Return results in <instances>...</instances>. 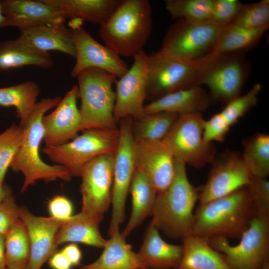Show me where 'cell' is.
Wrapping results in <instances>:
<instances>
[{
	"label": "cell",
	"instance_id": "cell-1",
	"mask_svg": "<svg viewBox=\"0 0 269 269\" xmlns=\"http://www.w3.org/2000/svg\"><path fill=\"white\" fill-rule=\"evenodd\" d=\"M255 216L246 187L200 205L194 212L190 234L209 240L240 239Z\"/></svg>",
	"mask_w": 269,
	"mask_h": 269
},
{
	"label": "cell",
	"instance_id": "cell-2",
	"mask_svg": "<svg viewBox=\"0 0 269 269\" xmlns=\"http://www.w3.org/2000/svg\"><path fill=\"white\" fill-rule=\"evenodd\" d=\"M152 26V9L147 0H122L99 26L98 35L120 57L133 58L143 51Z\"/></svg>",
	"mask_w": 269,
	"mask_h": 269
},
{
	"label": "cell",
	"instance_id": "cell-3",
	"mask_svg": "<svg viewBox=\"0 0 269 269\" xmlns=\"http://www.w3.org/2000/svg\"><path fill=\"white\" fill-rule=\"evenodd\" d=\"M198 196V190L188 178L186 165L176 160L174 178L157 194L151 223L169 238L182 240L191 233Z\"/></svg>",
	"mask_w": 269,
	"mask_h": 269
},
{
	"label": "cell",
	"instance_id": "cell-4",
	"mask_svg": "<svg viewBox=\"0 0 269 269\" xmlns=\"http://www.w3.org/2000/svg\"><path fill=\"white\" fill-rule=\"evenodd\" d=\"M61 99L56 97L41 99L37 102L23 126L26 135L10 166L13 171L21 172L24 176L21 192L39 180L48 182L57 179L69 181L71 178L66 168L56 164L46 163L42 160L39 152L44 136L42 118L47 112L57 105Z\"/></svg>",
	"mask_w": 269,
	"mask_h": 269
},
{
	"label": "cell",
	"instance_id": "cell-5",
	"mask_svg": "<svg viewBox=\"0 0 269 269\" xmlns=\"http://www.w3.org/2000/svg\"><path fill=\"white\" fill-rule=\"evenodd\" d=\"M76 77L81 100V131L118 128L114 118L116 93L113 89L117 77L97 68L85 69Z\"/></svg>",
	"mask_w": 269,
	"mask_h": 269
},
{
	"label": "cell",
	"instance_id": "cell-6",
	"mask_svg": "<svg viewBox=\"0 0 269 269\" xmlns=\"http://www.w3.org/2000/svg\"><path fill=\"white\" fill-rule=\"evenodd\" d=\"M119 135V128L88 129L64 144L45 146L42 151L55 164L66 168L72 176L80 177L84 166L92 160L115 154Z\"/></svg>",
	"mask_w": 269,
	"mask_h": 269
},
{
	"label": "cell",
	"instance_id": "cell-7",
	"mask_svg": "<svg viewBox=\"0 0 269 269\" xmlns=\"http://www.w3.org/2000/svg\"><path fill=\"white\" fill-rule=\"evenodd\" d=\"M205 57L187 61L160 50L147 55L145 99L152 101L172 93L200 86Z\"/></svg>",
	"mask_w": 269,
	"mask_h": 269
},
{
	"label": "cell",
	"instance_id": "cell-8",
	"mask_svg": "<svg viewBox=\"0 0 269 269\" xmlns=\"http://www.w3.org/2000/svg\"><path fill=\"white\" fill-rule=\"evenodd\" d=\"M240 239L235 246L224 237L212 238L209 242L231 269H263L269 262V216H254Z\"/></svg>",
	"mask_w": 269,
	"mask_h": 269
},
{
	"label": "cell",
	"instance_id": "cell-9",
	"mask_svg": "<svg viewBox=\"0 0 269 269\" xmlns=\"http://www.w3.org/2000/svg\"><path fill=\"white\" fill-rule=\"evenodd\" d=\"M205 121L202 113L178 115L162 140L176 160L196 168L213 161L216 146L204 139Z\"/></svg>",
	"mask_w": 269,
	"mask_h": 269
},
{
	"label": "cell",
	"instance_id": "cell-10",
	"mask_svg": "<svg viewBox=\"0 0 269 269\" xmlns=\"http://www.w3.org/2000/svg\"><path fill=\"white\" fill-rule=\"evenodd\" d=\"M249 70L243 52L209 54L204 59L199 85L208 87L212 102L226 105L241 95Z\"/></svg>",
	"mask_w": 269,
	"mask_h": 269
},
{
	"label": "cell",
	"instance_id": "cell-11",
	"mask_svg": "<svg viewBox=\"0 0 269 269\" xmlns=\"http://www.w3.org/2000/svg\"><path fill=\"white\" fill-rule=\"evenodd\" d=\"M220 28L209 22L177 19L167 29L159 50L185 61L201 60L212 52Z\"/></svg>",
	"mask_w": 269,
	"mask_h": 269
},
{
	"label": "cell",
	"instance_id": "cell-12",
	"mask_svg": "<svg viewBox=\"0 0 269 269\" xmlns=\"http://www.w3.org/2000/svg\"><path fill=\"white\" fill-rule=\"evenodd\" d=\"M119 122V140L114 154L112 214L108 230L109 236L120 231V226L125 220L126 201L136 168L132 132L133 118L128 117Z\"/></svg>",
	"mask_w": 269,
	"mask_h": 269
},
{
	"label": "cell",
	"instance_id": "cell-13",
	"mask_svg": "<svg viewBox=\"0 0 269 269\" xmlns=\"http://www.w3.org/2000/svg\"><path fill=\"white\" fill-rule=\"evenodd\" d=\"M114 155L98 156L83 167L80 212L101 221L112 204Z\"/></svg>",
	"mask_w": 269,
	"mask_h": 269
},
{
	"label": "cell",
	"instance_id": "cell-14",
	"mask_svg": "<svg viewBox=\"0 0 269 269\" xmlns=\"http://www.w3.org/2000/svg\"><path fill=\"white\" fill-rule=\"evenodd\" d=\"M206 183L199 192L200 204L226 196L246 187L253 176L242 154L226 150L212 162Z\"/></svg>",
	"mask_w": 269,
	"mask_h": 269
},
{
	"label": "cell",
	"instance_id": "cell-15",
	"mask_svg": "<svg viewBox=\"0 0 269 269\" xmlns=\"http://www.w3.org/2000/svg\"><path fill=\"white\" fill-rule=\"evenodd\" d=\"M82 23L77 20L69 22L76 52V62L70 76L75 78L85 69L97 68L122 77L129 69L127 64L116 52L96 41Z\"/></svg>",
	"mask_w": 269,
	"mask_h": 269
},
{
	"label": "cell",
	"instance_id": "cell-16",
	"mask_svg": "<svg viewBox=\"0 0 269 269\" xmlns=\"http://www.w3.org/2000/svg\"><path fill=\"white\" fill-rule=\"evenodd\" d=\"M131 68L116 81V101L114 118L116 123L131 117L137 119L145 114L147 55L143 51L133 57Z\"/></svg>",
	"mask_w": 269,
	"mask_h": 269
},
{
	"label": "cell",
	"instance_id": "cell-17",
	"mask_svg": "<svg viewBox=\"0 0 269 269\" xmlns=\"http://www.w3.org/2000/svg\"><path fill=\"white\" fill-rule=\"evenodd\" d=\"M135 167L153 186L157 193L172 182L176 171V159L161 140L135 141Z\"/></svg>",
	"mask_w": 269,
	"mask_h": 269
},
{
	"label": "cell",
	"instance_id": "cell-18",
	"mask_svg": "<svg viewBox=\"0 0 269 269\" xmlns=\"http://www.w3.org/2000/svg\"><path fill=\"white\" fill-rule=\"evenodd\" d=\"M78 98V86L75 85L61 99L54 111L43 116L42 123L45 146L64 144L76 137L81 131Z\"/></svg>",
	"mask_w": 269,
	"mask_h": 269
},
{
	"label": "cell",
	"instance_id": "cell-19",
	"mask_svg": "<svg viewBox=\"0 0 269 269\" xmlns=\"http://www.w3.org/2000/svg\"><path fill=\"white\" fill-rule=\"evenodd\" d=\"M19 219L24 224L30 243V256L26 269H41L55 253L57 232L65 220L37 216L19 207Z\"/></svg>",
	"mask_w": 269,
	"mask_h": 269
},
{
	"label": "cell",
	"instance_id": "cell-20",
	"mask_svg": "<svg viewBox=\"0 0 269 269\" xmlns=\"http://www.w3.org/2000/svg\"><path fill=\"white\" fill-rule=\"evenodd\" d=\"M0 4L4 27L19 29L37 25H57L65 20L58 8L45 0H4Z\"/></svg>",
	"mask_w": 269,
	"mask_h": 269
},
{
	"label": "cell",
	"instance_id": "cell-21",
	"mask_svg": "<svg viewBox=\"0 0 269 269\" xmlns=\"http://www.w3.org/2000/svg\"><path fill=\"white\" fill-rule=\"evenodd\" d=\"M262 89L260 83L256 84L245 94L231 101L221 111L205 120L203 130L205 141H223L231 127L257 105Z\"/></svg>",
	"mask_w": 269,
	"mask_h": 269
},
{
	"label": "cell",
	"instance_id": "cell-22",
	"mask_svg": "<svg viewBox=\"0 0 269 269\" xmlns=\"http://www.w3.org/2000/svg\"><path fill=\"white\" fill-rule=\"evenodd\" d=\"M159 232L150 222L136 253L138 261L146 269H176L182 258V247L165 242Z\"/></svg>",
	"mask_w": 269,
	"mask_h": 269
},
{
	"label": "cell",
	"instance_id": "cell-23",
	"mask_svg": "<svg viewBox=\"0 0 269 269\" xmlns=\"http://www.w3.org/2000/svg\"><path fill=\"white\" fill-rule=\"evenodd\" d=\"M19 38L37 51H56L75 58L72 31L63 24L37 25L19 29Z\"/></svg>",
	"mask_w": 269,
	"mask_h": 269
},
{
	"label": "cell",
	"instance_id": "cell-24",
	"mask_svg": "<svg viewBox=\"0 0 269 269\" xmlns=\"http://www.w3.org/2000/svg\"><path fill=\"white\" fill-rule=\"evenodd\" d=\"M206 92L201 86L178 91L151 101L144 107L145 114L168 112L178 115L202 113L211 104Z\"/></svg>",
	"mask_w": 269,
	"mask_h": 269
},
{
	"label": "cell",
	"instance_id": "cell-25",
	"mask_svg": "<svg viewBox=\"0 0 269 269\" xmlns=\"http://www.w3.org/2000/svg\"><path fill=\"white\" fill-rule=\"evenodd\" d=\"M63 17L99 26L112 14L122 0H45Z\"/></svg>",
	"mask_w": 269,
	"mask_h": 269
},
{
	"label": "cell",
	"instance_id": "cell-26",
	"mask_svg": "<svg viewBox=\"0 0 269 269\" xmlns=\"http://www.w3.org/2000/svg\"><path fill=\"white\" fill-rule=\"evenodd\" d=\"M181 241L182 256L176 269H231L208 240L190 234Z\"/></svg>",
	"mask_w": 269,
	"mask_h": 269
},
{
	"label": "cell",
	"instance_id": "cell-27",
	"mask_svg": "<svg viewBox=\"0 0 269 269\" xmlns=\"http://www.w3.org/2000/svg\"><path fill=\"white\" fill-rule=\"evenodd\" d=\"M101 220L81 212L65 220L56 237L57 246L65 243H82L103 248L107 240L102 236L99 229Z\"/></svg>",
	"mask_w": 269,
	"mask_h": 269
},
{
	"label": "cell",
	"instance_id": "cell-28",
	"mask_svg": "<svg viewBox=\"0 0 269 269\" xmlns=\"http://www.w3.org/2000/svg\"><path fill=\"white\" fill-rule=\"evenodd\" d=\"M101 256L94 262L81 266L80 269H135L145 268L140 264L131 245L121 232L109 236Z\"/></svg>",
	"mask_w": 269,
	"mask_h": 269
},
{
	"label": "cell",
	"instance_id": "cell-29",
	"mask_svg": "<svg viewBox=\"0 0 269 269\" xmlns=\"http://www.w3.org/2000/svg\"><path fill=\"white\" fill-rule=\"evenodd\" d=\"M53 65L49 53L36 50L19 37L0 43V71L26 66L47 69Z\"/></svg>",
	"mask_w": 269,
	"mask_h": 269
},
{
	"label": "cell",
	"instance_id": "cell-30",
	"mask_svg": "<svg viewBox=\"0 0 269 269\" xmlns=\"http://www.w3.org/2000/svg\"><path fill=\"white\" fill-rule=\"evenodd\" d=\"M129 192L132 199V212L127 225L121 232L126 238L148 216L152 215L157 194L148 179L136 168Z\"/></svg>",
	"mask_w": 269,
	"mask_h": 269
},
{
	"label": "cell",
	"instance_id": "cell-31",
	"mask_svg": "<svg viewBox=\"0 0 269 269\" xmlns=\"http://www.w3.org/2000/svg\"><path fill=\"white\" fill-rule=\"evenodd\" d=\"M269 27L247 28L232 23L221 27L212 55L243 52L260 41Z\"/></svg>",
	"mask_w": 269,
	"mask_h": 269
},
{
	"label": "cell",
	"instance_id": "cell-32",
	"mask_svg": "<svg viewBox=\"0 0 269 269\" xmlns=\"http://www.w3.org/2000/svg\"><path fill=\"white\" fill-rule=\"evenodd\" d=\"M40 93L38 85L31 81L0 88V106L15 108L20 125L24 126L37 103Z\"/></svg>",
	"mask_w": 269,
	"mask_h": 269
},
{
	"label": "cell",
	"instance_id": "cell-33",
	"mask_svg": "<svg viewBox=\"0 0 269 269\" xmlns=\"http://www.w3.org/2000/svg\"><path fill=\"white\" fill-rule=\"evenodd\" d=\"M5 252L8 269H26L30 256L26 228L18 220L5 234Z\"/></svg>",
	"mask_w": 269,
	"mask_h": 269
},
{
	"label": "cell",
	"instance_id": "cell-34",
	"mask_svg": "<svg viewBox=\"0 0 269 269\" xmlns=\"http://www.w3.org/2000/svg\"><path fill=\"white\" fill-rule=\"evenodd\" d=\"M179 115L168 112L144 114L134 119L132 132L135 141L161 140L166 135Z\"/></svg>",
	"mask_w": 269,
	"mask_h": 269
},
{
	"label": "cell",
	"instance_id": "cell-35",
	"mask_svg": "<svg viewBox=\"0 0 269 269\" xmlns=\"http://www.w3.org/2000/svg\"><path fill=\"white\" fill-rule=\"evenodd\" d=\"M243 158L253 176L269 174V135L257 133L243 140Z\"/></svg>",
	"mask_w": 269,
	"mask_h": 269
},
{
	"label": "cell",
	"instance_id": "cell-36",
	"mask_svg": "<svg viewBox=\"0 0 269 269\" xmlns=\"http://www.w3.org/2000/svg\"><path fill=\"white\" fill-rule=\"evenodd\" d=\"M165 7L172 19L207 22L214 0H165Z\"/></svg>",
	"mask_w": 269,
	"mask_h": 269
},
{
	"label": "cell",
	"instance_id": "cell-37",
	"mask_svg": "<svg viewBox=\"0 0 269 269\" xmlns=\"http://www.w3.org/2000/svg\"><path fill=\"white\" fill-rule=\"evenodd\" d=\"M25 135L24 127L15 124L0 134V182L2 183Z\"/></svg>",
	"mask_w": 269,
	"mask_h": 269
},
{
	"label": "cell",
	"instance_id": "cell-38",
	"mask_svg": "<svg viewBox=\"0 0 269 269\" xmlns=\"http://www.w3.org/2000/svg\"><path fill=\"white\" fill-rule=\"evenodd\" d=\"M232 23L252 29L269 27V0L243 4Z\"/></svg>",
	"mask_w": 269,
	"mask_h": 269
},
{
	"label": "cell",
	"instance_id": "cell-39",
	"mask_svg": "<svg viewBox=\"0 0 269 269\" xmlns=\"http://www.w3.org/2000/svg\"><path fill=\"white\" fill-rule=\"evenodd\" d=\"M250 196L255 216H269V181L253 176L246 186Z\"/></svg>",
	"mask_w": 269,
	"mask_h": 269
},
{
	"label": "cell",
	"instance_id": "cell-40",
	"mask_svg": "<svg viewBox=\"0 0 269 269\" xmlns=\"http://www.w3.org/2000/svg\"><path fill=\"white\" fill-rule=\"evenodd\" d=\"M242 4L238 0H214L212 12L207 22L220 27L232 23Z\"/></svg>",
	"mask_w": 269,
	"mask_h": 269
},
{
	"label": "cell",
	"instance_id": "cell-41",
	"mask_svg": "<svg viewBox=\"0 0 269 269\" xmlns=\"http://www.w3.org/2000/svg\"><path fill=\"white\" fill-rule=\"evenodd\" d=\"M19 207L11 194L0 203V234H4L19 219Z\"/></svg>",
	"mask_w": 269,
	"mask_h": 269
},
{
	"label": "cell",
	"instance_id": "cell-42",
	"mask_svg": "<svg viewBox=\"0 0 269 269\" xmlns=\"http://www.w3.org/2000/svg\"><path fill=\"white\" fill-rule=\"evenodd\" d=\"M48 210L50 217L57 220H67L73 216L72 202L63 195H56L50 199Z\"/></svg>",
	"mask_w": 269,
	"mask_h": 269
},
{
	"label": "cell",
	"instance_id": "cell-43",
	"mask_svg": "<svg viewBox=\"0 0 269 269\" xmlns=\"http://www.w3.org/2000/svg\"><path fill=\"white\" fill-rule=\"evenodd\" d=\"M73 267L80 265L82 257L81 250L76 243H70L65 246L62 250Z\"/></svg>",
	"mask_w": 269,
	"mask_h": 269
},
{
	"label": "cell",
	"instance_id": "cell-44",
	"mask_svg": "<svg viewBox=\"0 0 269 269\" xmlns=\"http://www.w3.org/2000/svg\"><path fill=\"white\" fill-rule=\"evenodd\" d=\"M48 264L52 269H72L73 267L61 251L55 252L51 256L49 259Z\"/></svg>",
	"mask_w": 269,
	"mask_h": 269
},
{
	"label": "cell",
	"instance_id": "cell-45",
	"mask_svg": "<svg viewBox=\"0 0 269 269\" xmlns=\"http://www.w3.org/2000/svg\"><path fill=\"white\" fill-rule=\"evenodd\" d=\"M5 235L0 234V269H8L5 252Z\"/></svg>",
	"mask_w": 269,
	"mask_h": 269
},
{
	"label": "cell",
	"instance_id": "cell-46",
	"mask_svg": "<svg viewBox=\"0 0 269 269\" xmlns=\"http://www.w3.org/2000/svg\"><path fill=\"white\" fill-rule=\"evenodd\" d=\"M5 18L2 14L0 4V27H4Z\"/></svg>",
	"mask_w": 269,
	"mask_h": 269
},
{
	"label": "cell",
	"instance_id": "cell-47",
	"mask_svg": "<svg viewBox=\"0 0 269 269\" xmlns=\"http://www.w3.org/2000/svg\"><path fill=\"white\" fill-rule=\"evenodd\" d=\"M263 269H269V262L265 264Z\"/></svg>",
	"mask_w": 269,
	"mask_h": 269
},
{
	"label": "cell",
	"instance_id": "cell-48",
	"mask_svg": "<svg viewBox=\"0 0 269 269\" xmlns=\"http://www.w3.org/2000/svg\"><path fill=\"white\" fill-rule=\"evenodd\" d=\"M135 269H147L146 268H138Z\"/></svg>",
	"mask_w": 269,
	"mask_h": 269
}]
</instances>
